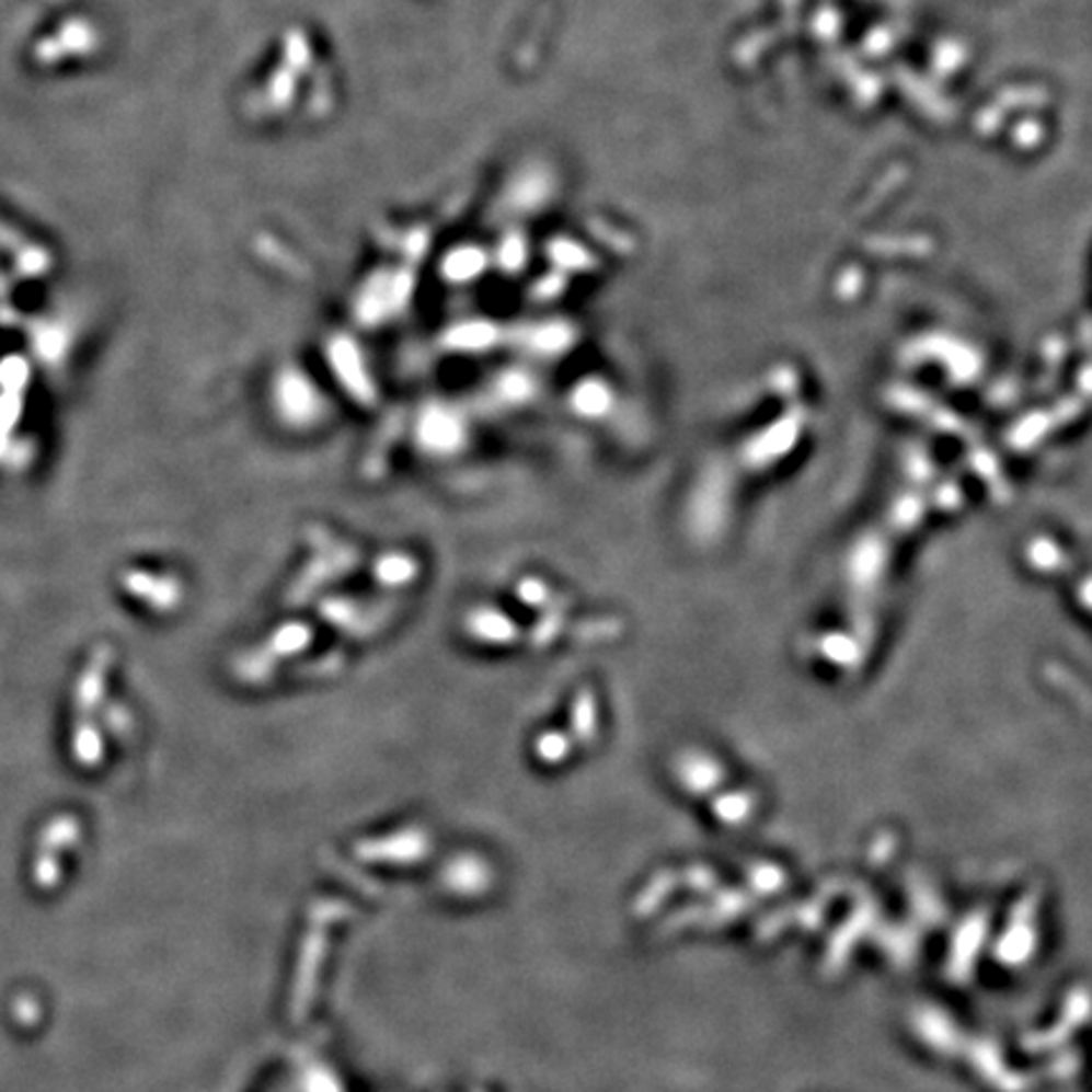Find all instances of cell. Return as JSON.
<instances>
[{"label": "cell", "instance_id": "3", "mask_svg": "<svg viewBox=\"0 0 1092 1092\" xmlns=\"http://www.w3.org/2000/svg\"><path fill=\"white\" fill-rule=\"evenodd\" d=\"M463 632L473 643L486 647H508L519 640V625L511 614L498 610L496 605H475L465 612Z\"/></svg>", "mask_w": 1092, "mask_h": 1092}, {"label": "cell", "instance_id": "4", "mask_svg": "<svg viewBox=\"0 0 1092 1092\" xmlns=\"http://www.w3.org/2000/svg\"><path fill=\"white\" fill-rule=\"evenodd\" d=\"M566 407L579 421H602L612 410V388L595 377H582L566 392Z\"/></svg>", "mask_w": 1092, "mask_h": 1092}, {"label": "cell", "instance_id": "5", "mask_svg": "<svg viewBox=\"0 0 1092 1092\" xmlns=\"http://www.w3.org/2000/svg\"><path fill=\"white\" fill-rule=\"evenodd\" d=\"M372 577L382 589H402L421 577V564L407 552H384L372 564Z\"/></svg>", "mask_w": 1092, "mask_h": 1092}, {"label": "cell", "instance_id": "2", "mask_svg": "<svg viewBox=\"0 0 1092 1092\" xmlns=\"http://www.w3.org/2000/svg\"><path fill=\"white\" fill-rule=\"evenodd\" d=\"M415 448L433 461H450L471 442L468 413L450 400H430L417 410L413 421Z\"/></svg>", "mask_w": 1092, "mask_h": 1092}, {"label": "cell", "instance_id": "6", "mask_svg": "<svg viewBox=\"0 0 1092 1092\" xmlns=\"http://www.w3.org/2000/svg\"><path fill=\"white\" fill-rule=\"evenodd\" d=\"M314 643V630H311L309 622H284L268 635V651L281 655V658H294L307 651V647Z\"/></svg>", "mask_w": 1092, "mask_h": 1092}, {"label": "cell", "instance_id": "1", "mask_svg": "<svg viewBox=\"0 0 1092 1092\" xmlns=\"http://www.w3.org/2000/svg\"><path fill=\"white\" fill-rule=\"evenodd\" d=\"M266 400L278 428L294 435L317 433L332 417V400L324 384L294 365L276 369L266 388Z\"/></svg>", "mask_w": 1092, "mask_h": 1092}, {"label": "cell", "instance_id": "7", "mask_svg": "<svg viewBox=\"0 0 1092 1092\" xmlns=\"http://www.w3.org/2000/svg\"><path fill=\"white\" fill-rule=\"evenodd\" d=\"M491 392H494V398L501 407H521L537 395V384H533L529 375L508 372L501 375L496 384H491Z\"/></svg>", "mask_w": 1092, "mask_h": 1092}]
</instances>
